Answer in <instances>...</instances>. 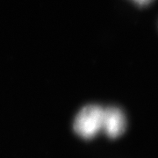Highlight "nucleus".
<instances>
[{"label":"nucleus","instance_id":"1","mask_svg":"<svg viewBox=\"0 0 158 158\" xmlns=\"http://www.w3.org/2000/svg\"><path fill=\"white\" fill-rule=\"evenodd\" d=\"M104 108L98 105H88L83 107L74 120L75 133L85 140H90L102 131Z\"/></svg>","mask_w":158,"mask_h":158},{"label":"nucleus","instance_id":"2","mask_svg":"<svg viewBox=\"0 0 158 158\" xmlns=\"http://www.w3.org/2000/svg\"><path fill=\"white\" fill-rule=\"evenodd\" d=\"M127 127V118L124 113L118 107L104 108L102 131L110 138L120 136Z\"/></svg>","mask_w":158,"mask_h":158},{"label":"nucleus","instance_id":"3","mask_svg":"<svg viewBox=\"0 0 158 158\" xmlns=\"http://www.w3.org/2000/svg\"><path fill=\"white\" fill-rule=\"evenodd\" d=\"M133 1H135L139 6H147L150 2H152L153 0H133Z\"/></svg>","mask_w":158,"mask_h":158}]
</instances>
